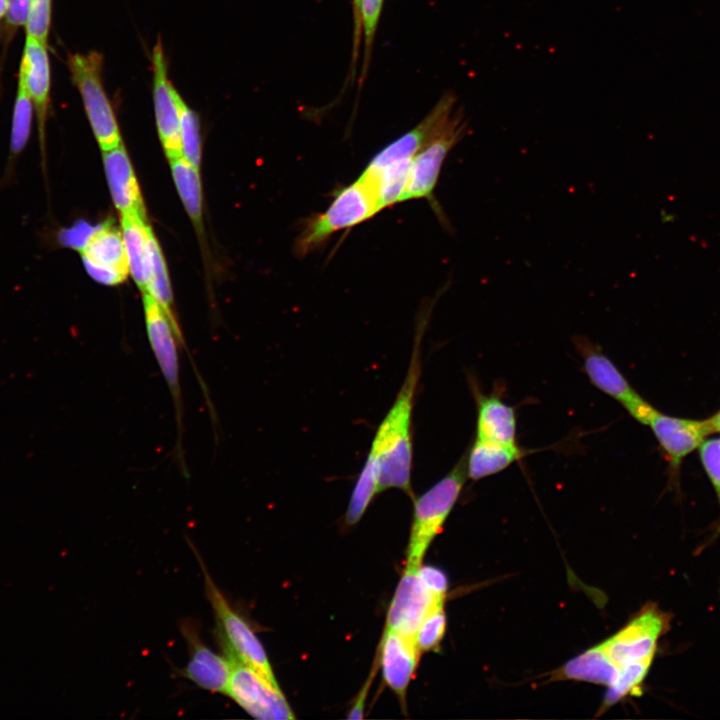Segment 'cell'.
<instances>
[{
	"mask_svg": "<svg viewBox=\"0 0 720 720\" xmlns=\"http://www.w3.org/2000/svg\"><path fill=\"white\" fill-rule=\"evenodd\" d=\"M616 675L617 668L608 660L598 644L555 671L553 679L577 680L609 686Z\"/></svg>",
	"mask_w": 720,
	"mask_h": 720,
	"instance_id": "cell-23",
	"label": "cell"
},
{
	"mask_svg": "<svg viewBox=\"0 0 720 720\" xmlns=\"http://www.w3.org/2000/svg\"><path fill=\"white\" fill-rule=\"evenodd\" d=\"M194 552L204 575L205 592L215 616L217 639L222 651L233 653L241 661L262 674L272 684L279 686L265 649L255 632L246 619L229 604L222 591L211 578L198 551L194 549Z\"/></svg>",
	"mask_w": 720,
	"mask_h": 720,
	"instance_id": "cell-4",
	"label": "cell"
},
{
	"mask_svg": "<svg viewBox=\"0 0 720 720\" xmlns=\"http://www.w3.org/2000/svg\"><path fill=\"white\" fill-rule=\"evenodd\" d=\"M537 450L474 438L465 452L467 478L478 481L498 474Z\"/></svg>",
	"mask_w": 720,
	"mask_h": 720,
	"instance_id": "cell-21",
	"label": "cell"
},
{
	"mask_svg": "<svg viewBox=\"0 0 720 720\" xmlns=\"http://www.w3.org/2000/svg\"><path fill=\"white\" fill-rule=\"evenodd\" d=\"M230 662L226 690L235 703L252 717L261 720H291L295 715L279 686L272 684L233 653L223 651Z\"/></svg>",
	"mask_w": 720,
	"mask_h": 720,
	"instance_id": "cell-8",
	"label": "cell"
},
{
	"mask_svg": "<svg viewBox=\"0 0 720 720\" xmlns=\"http://www.w3.org/2000/svg\"><path fill=\"white\" fill-rule=\"evenodd\" d=\"M420 653L415 640L385 628L381 647L382 674L385 683L401 699L405 698Z\"/></svg>",
	"mask_w": 720,
	"mask_h": 720,
	"instance_id": "cell-19",
	"label": "cell"
},
{
	"mask_svg": "<svg viewBox=\"0 0 720 720\" xmlns=\"http://www.w3.org/2000/svg\"><path fill=\"white\" fill-rule=\"evenodd\" d=\"M467 479L465 454L453 468L414 501L406 567L419 568L434 537L459 498Z\"/></svg>",
	"mask_w": 720,
	"mask_h": 720,
	"instance_id": "cell-3",
	"label": "cell"
},
{
	"mask_svg": "<svg viewBox=\"0 0 720 720\" xmlns=\"http://www.w3.org/2000/svg\"><path fill=\"white\" fill-rule=\"evenodd\" d=\"M32 99L37 119L41 154L45 153V126L50 94V64L47 45L26 36L19 75Z\"/></svg>",
	"mask_w": 720,
	"mask_h": 720,
	"instance_id": "cell-17",
	"label": "cell"
},
{
	"mask_svg": "<svg viewBox=\"0 0 720 720\" xmlns=\"http://www.w3.org/2000/svg\"><path fill=\"white\" fill-rule=\"evenodd\" d=\"M170 166L183 205L193 222L198 224L202 215L199 168L192 165L183 156L170 159Z\"/></svg>",
	"mask_w": 720,
	"mask_h": 720,
	"instance_id": "cell-25",
	"label": "cell"
},
{
	"mask_svg": "<svg viewBox=\"0 0 720 720\" xmlns=\"http://www.w3.org/2000/svg\"><path fill=\"white\" fill-rule=\"evenodd\" d=\"M672 617L657 604L647 603L618 632L599 644L617 673L629 665H652L659 640L669 631Z\"/></svg>",
	"mask_w": 720,
	"mask_h": 720,
	"instance_id": "cell-5",
	"label": "cell"
},
{
	"mask_svg": "<svg viewBox=\"0 0 720 720\" xmlns=\"http://www.w3.org/2000/svg\"><path fill=\"white\" fill-rule=\"evenodd\" d=\"M105 174L115 207L121 214L135 212L145 216L141 191L125 148L103 152Z\"/></svg>",
	"mask_w": 720,
	"mask_h": 720,
	"instance_id": "cell-20",
	"label": "cell"
},
{
	"mask_svg": "<svg viewBox=\"0 0 720 720\" xmlns=\"http://www.w3.org/2000/svg\"><path fill=\"white\" fill-rule=\"evenodd\" d=\"M572 342L590 382L617 401L636 421L647 425L655 408L638 394L602 348L582 335L573 336Z\"/></svg>",
	"mask_w": 720,
	"mask_h": 720,
	"instance_id": "cell-9",
	"label": "cell"
},
{
	"mask_svg": "<svg viewBox=\"0 0 720 720\" xmlns=\"http://www.w3.org/2000/svg\"><path fill=\"white\" fill-rule=\"evenodd\" d=\"M153 101L156 125L162 147L170 159L183 156L181 146L180 116L169 81L167 62L161 40L152 51Z\"/></svg>",
	"mask_w": 720,
	"mask_h": 720,
	"instance_id": "cell-13",
	"label": "cell"
},
{
	"mask_svg": "<svg viewBox=\"0 0 720 720\" xmlns=\"http://www.w3.org/2000/svg\"><path fill=\"white\" fill-rule=\"evenodd\" d=\"M173 95L179 109L182 155L192 165L199 168L201 160V140L199 120L173 86Z\"/></svg>",
	"mask_w": 720,
	"mask_h": 720,
	"instance_id": "cell-27",
	"label": "cell"
},
{
	"mask_svg": "<svg viewBox=\"0 0 720 720\" xmlns=\"http://www.w3.org/2000/svg\"><path fill=\"white\" fill-rule=\"evenodd\" d=\"M148 339L174 400L180 402L178 339L168 317L152 296L143 293Z\"/></svg>",
	"mask_w": 720,
	"mask_h": 720,
	"instance_id": "cell-16",
	"label": "cell"
},
{
	"mask_svg": "<svg viewBox=\"0 0 720 720\" xmlns=\"http://www.w3.org/2000/svg\"><path fill=\"white\" fill-rule=\"evenodd\" d=\"M647 425L667 456L672 469L677 470L682 459L700 447L713 432L709 420H692L665 415L658 410L651 414Z\"/></svg>",
	"mask_w": 720,
	"mask_h": 720,
	"instance_id": "cell-14",
	"label": "cell"
},
{
	"mask_svg": "<svg viewBox=\"0 0 720 720\" xmlns=\"http://www.w3.org/2000/svg\"><path fill=\"white\" fill-rule=\"evenodd\" d=\"M122 235L125 244L129 273L139 289H147L150 271V237L152 230L145 216L129 212L121 214Z\"/></svg>",
	"mask_w": 720,
	"mask_h": 720,
	"instance_id": "cell-22",
	"label": "cell"
},
{
	"mask_svg": "<svg viewBox=\"0 0 720 720\" xmlns=\"http://www.w3.org/2000/svg\"><path fill=\"white\" fill-rule=\"evenodd\" d=\"M381 211L374 185L362 174L338 190L326 210L308 218L296 238V253L305 256L336 232L361 224Z\"/></svg>",
	"mask_w": 720,
	"mask_h": 720,
	"instance_id": "cell-2",
	"label": "cell"
},
{
	"mask_svg": "<svg viewBox=\"0 0 720 720\" xmlns=\"http://www.w3.org/2000/svg\"><path fill=\"white\" fill-rule=\"evenodd\" d=\"M419 568L405 567L386 621L387 628L413 640L427 615L445 600L436 597L425 586Z\"/></svg>",
	"mask_w": 720,
	"mask_h": 720,
	"instance_id": "cell-10",
	"label": "cell"
},
{
	"mask_svg": "<svg viewBox=\"0 0 720 720\" xmlns=\"http://www.w3.org/2000/svg\"><path fill=\"white\" fill-rule=\"evenodd\" d=\"M382 5L383 0H360L361 27L365 40L364 66L368 63Z\"/></svg>",
	"mask_w": 720,
	"mask_h": 720,
	"instance_id": "cell-31",
	"label": "cell"
},
{
	"mask_svg": "<svg viewBox=\"0 0 720 720\" xmlns=\"http://www.w3.org/2000/svg\"><path fill=\"white\" fill-rule=\"evenodd\" d=\"M34 105L23 80L18 77L12 115L10 160H15L27 146L31 134Z\"/></svg>",
	"mask_w": 720,
	"mask_h": 720,
	"instance_id": "cell-26",
	"label": "cell"
},
{
	"mask_svg": "<svg viewBox=\"0 0 720 720\" xmlns=\"http://www.w3.org/2000/svg\"><path fill=\"white\" fill-rule=\"evenodd\" d=\"M51 22V0H31L25 25L26 36L47 45Z\"/></svg>",
	"mask_w": 720,
	"mask_h": 720,
	"instance_id": "cell-29",
	"label": "cell"
},
{
	"mask_svg": "<svg viewBox=\"0 0 720 720\" xmlns=\"http://www.w3.org/2000/svg\"><path fill=\"white\" fill-rule=\"evenodd\" d=\"M95 227L80 222L69 229H64L59 235V241L70 248L80 250L92 234Z\"/></svg>",
	"mask_w": 720,
	"mask_h": 720,
	"instance_id": "cell-33",
	"label": "cell"
},
{
	"mask_svg": "<svg viewBox=\"0 0 720 720\" xmlns=\"http://www.w3.org/2000/svg\"><path fill=\"white\" fill-rule=\"evenodd\" d=\"M7 10V0H0V19L5 16Z\"/></svg>",
	"mask_w": 720,
	"mask_h": 720,
	"instance_id": "cell-37",
	"label": "cell"
},
{
	"mask_svg": "<svg viewBox=\"0 0 720 720\" xmlns=\"http://www.w3.org/2000/svg\"><path fill=\"white\" fill-rule=\"evenodd\" d=\"M420 577L425 586L438 598L445 599L448 590L446 574L433 566H420Z\"/></svg>",
	"mask_w": 720,
	"mask_h": 720,
	"instance_id": "cell-32",
	"label": "cell"
},
{
	"mask_svg": "<svg viewBox=\"0 0 720 720\" xmlns=\"http://www.w3.org/2000/svg\"><path fill=\"white\" fill-rule=\"evenodd\" d=\"M426 323L424 317L417 327L406 377L376 429L361 469L375 477L378 493L394 488L412 495V412L421 375V341Z\"/></svg>",
	"mask_w": 720,
	"mask_h": 720,
	"instance_id": "cell-1",
	"label": "cell"
},
{
	"mask_svg": "<svg viewBox=\"0 0 720 720\" xmlns=\"http://www.w3.org/2000/svg\"><path fill=\"white\" fill-rule=\"evenodd\" d=\"M700 458L704 469L716 491L720 504V438L704 441L700 446ZM720 534V519L714 528L711 540Z\"/></svg>",
	"mask_w": 720,
	"mask_h": 720,
	"instance_id": "cell-30",
	"label": "cell"
},
{
	"mask_svg": "<svg viewBox=\"0 0 720 720\" xmlns=\"http://www.w3.org/2000/svg\"><path fill=\"white\" fill-rule=\"evenodd\" d=\"M31 0H7L6 21L11 27L25 26Z\"/></svg>",
	"mask_w": 720,
	"mask_h": 720,
	"instance_id": "cell-34",
	"label": "cell"
},
{
	"mask_svg": "<svg viewBox=\"0 0 720 720\" xmlns=\"http://www.w3.org/2000/svg\"><path fill=\"white\" fill-rule=\"evenodd\" d=\"M469 385L477 408L475 438L503 444H516L517 418L514 407L504 402L497 390L489 394L483 393L472 377H470Z\"/></svg>",
	"mask_w": 720,
	"mask_h": 720,
	"instance_id": "cell-18",
	"label": "cell"
},
{
	"mask_svg": "<svg viewBox=\"0 0 720 720\" xmlns=\"http://www.w3.org/2000/svg\"><path fill=\"white\" fill-rule=\"evenodd\" d=\"M708 420L710 422L713 432L720 433V411H718L714 416H712Z\"/></svg>",
	"mask_w": 720,
	"mask_h": 720,
	"instance_id": "cell-36",
	"label": "cell"
},
{
	"mask_svg": "<svg viewBox=\"0 0 720 720\" xmlns=\"http://www.w3.org/2000/svg\"><path fill=\"white\" fill-rule=\"evenodd\" d=\"M150 271L146 293L150 294L168 317L176 335L182 341V334L173 313V297L166 263L153 232L149 242Z\"/></svg>",
	"mask_w": 720,
	"mask_h": 720,
	"instance_id": "cell-24",
	"label": "cell"
},
{
	"mask_svg": "<svg viewBox=\"0 0 720 720\" xmlns=\"http://www.w3.org/2000/svg\"><path fill=\"white\" fill-rule=\"evenodd\" d=\"M467 129L463 113L457 109L441 132L412 158L400 202L427 199L440 218H445L434 198V190L447 155Z\"/></svg>",
	"mask_w": 720,
	"mask_h": 720,
	"instance_id": "cell-7",
	"label": "cell"
},
{
	"mask_svg": "<svg viewBox=\"0 0 720 720\" xmlns=\"http://www.w3.org/2000/svg\"><path fill=\"white\" fill-rule=\"evenodd\" d=\"M456 97L447 93L414 128L381 149L364 169L375 173L398 162L411 161L449 122L456 112Z\"/></svg>",
	"mask_w": 720,
	"mask_h": 720,
	"instance_id": "cell-11",
	"label": "cell"
},
{
	"mask_svg": "<svg viewBox=\"0 0 720 720\" xmlns=\"http://www.w3.org/2000/svg\"><path fill=\"white\" fill-rule=\"evenodd\" d=\"M372 682V677L369 678V680L364 685L363 689L361 690L359 696L357 697L356 701L354 702L353 707L350 709L348 718L349 719H359L363 717L364 712V704L365 700L370 688V684Z\"/></svg>",
	"mask_w": 720,
	"mask_h": 720,
	"instance_id": "cell-35",
	"label": "cell"
},
{
	"mask_svg": "<svg viewBox=\"0 0 720 720\" xmlns=\"http://www.w3.org/2000/svg\"><path fill=\"white\" fill-rule=\"evenodd\" d=\"M79 253L88 274L97 282L117 285L129 274L122 232L110 222L96 226Z\"/></svg>",
	"mask_w": 720,
	"mask_h": 720,
	"instance_id": "cell-12",
	"label": "cell"
},
{
	"mask_svg": "<svg viewBox=\"0 0 720 720\" xmlns=\"http://www.w3.org/2000/svg\"><path fill=\"white\" fill-rule=\"evenodd\" d=\"M68 67L101 150L104 152L119 146L118 124L102 82V54L98 51L73 54L68 58Z\"/></svg>",
	"mask_w": 720,
	"mask_h": 720,
	"instance_id": "cell-6",
	"label": "cell"
},
{
	"mask_svg": "<svg viewBox=\"0 0 720 720\" xmlns=\"http://www.w3.org/2000/svg\"><path fill=\"white\" fill-rule=\"evenodd\" d=\"M445 629L446 616L441 604L427 615L417 631L415 641L420 652L438 649Z\"/></svg>",
	"mask_w": 720,
	"mask_h": 720,
	"instance_id": "cell-28",
	"label": "cell"
},
{
	"mask_svg": "<svg viewBox=\"0 0 720 720\" xmlns=\"http://www.w3.org/2000/svg\"><path fill=\"white\" fill-rule=\"evenodd\" d=\"M181 633L187 642L189 658L180 673L204 690L226 694L231 671L227 657L207 647L200 638L197 626L191 622L181 624Z\"/></svg>",
	"mask_w": 720,
	"mask_h": 720,
	"instance_id": "cell-15",
	"label": "cell"
}]
</instances>
